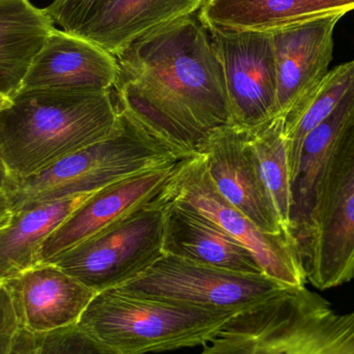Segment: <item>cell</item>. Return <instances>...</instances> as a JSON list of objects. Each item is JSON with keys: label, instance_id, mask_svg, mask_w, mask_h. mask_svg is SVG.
Wrapping results in <instances>:
<instances>
[{"label": "cell", "instance_id": "28", "mask_svg": "<svg viewBox=\"0 0 354 354\" xmlns=\"http://www.w3.org/2000/svg\"><path fill=\"white\" fill-rule=\"evenodd\" d=\"M12 105H14V101H12V97H8V95L0 93V112L8 109V108L12 107Z\"/></svg>", "mask_w": 354, "mask_h": 354}, {"label": "cell", "instance_id": "9", "mask_svg": "<svg viewBox=\"0 0 354 354\" xmlns=\"http://www.w3.org/2000/svg\"><path fill=\"white\" fill-rule=\"evenodd\" d=\"M118 289L138 297L194 307L243 312L293 288L266 274L221 270L165 254L147 272Z\"/></svg>", "mask_w": 354, "mask_h": 354}, {"label": "cell", "instance_id": "16", "mask_svg": "<svg viewBox=\"0 0 354 354\" xmlns=\"http://www.w3.org/2000/svg\"><path fill=\"white\" fill-rule=\"evenodd\" d=\"M165 201L164 252L181 259L241 274H263L253 254L191 206Z\"/></svg>", "mask_w": 354, "mask_h": 354}, {"label": "cell", "instance_id": "5", "mask_svg": "<svg viewBox=\"0 0 354 354\" xmlns=\"http://www.w3.org/2000/svg\"><path fill=\"white\" fill-rule=\"evenodd\" d=\"M179 161L181 159L171 149L120 110L118 126L109 136L41 171L10 179L4 195L14 212L41 202L93 193L128 177Z\"/></svg>", "mask_w": 354, "mask_h": 354}, {"label": "cell", "instance_id": "7", "mask_svg": "<svg viewBox=\"0 0 354 354\" xmlns=\"http://www.w3.org/2000/svg\"><path fill=\"white\" fill-rule=\"evenodd\" d=\"M304 268L320 290L354 279V111L324 168Z\"/></svg>", "mask_w": 354, "mask_h": 354}, {"label": "cell", "instance_id": "20", "mask_svg": "<svg viewBox=\"0 0 354 354\" xmlns=\"http://www.w3.org/2000/svg\"><path fill=\"white\" fill-rule=\"evenodd\" d=\"M93 193L41 202L12 212L10 221L0 227V282L43 263L41 249L48 237Z\"/></svg>", "mask_w": 354, "mask_h": 354}, {"label": "cell", "instance_id": "10", "mask_svg": "<svg viewBox=\"0 0 354 354\" xmlns=\"http://www.w3.org/2000/svg\"><path fill=\"white\" fill-rule=\"evenodd\" d=\"M206 29L222 64L233 124L250 130L274 118L277 72L270 31Z\"/></svg>", "mask_w": 354, "mask_h": 354}, {"label": "cell", "instance_id": "8", "mask_svg": "<svg viewBox=\"0 0 354 354\" xmlns=\"http://www.w3.org/2000/svg\"><path fill=\"white\" fill-rule=\"evenodd\" d=\"M164 196L191 206L247 248L268 278L288 288L306 287L307 274L292 235L289 232H263L225 200L210 179L203 156L181 160L177 164Z\"/></svg>", "mask_w": 354, "mask_h": 354}, {"label": "cell", "instance_id": "2", "mask_svg": "<svg viewBox=\"0 0 354 354\" xmlns=\"http://www.w3.org/2000/svg\"><path fill=\"white\" fill-rule=\"evenodd\" d=\"M0 112V156L12 180L41 171L109 136L120 116L114 91L97 95L25 91Z\"/></svg>", "mask_w": 354, "mask_h": 354}, {"label": "cell", "instance_id": "13", "mask_svg": "<svg viewBox=\"0 0 354 354\" xmlns=\"http://www.w3.org/2000/svg\"><path fill=\"white\" fill-rule=\"evenodd\" d=\"M179 162L128 177L93 193L48 237L41 249L43 263L157 199L176 174Z\"/></svg>", "mask_w": 354, "mask_h": 354}, {"label": "cell", "instance_id": "6", "mask_svg": "<svg viewBox=\"0 0 354 354\" xmlns=\"http://www.w3.org/2000/svg\"><path fill=\"white\" fill-rule=\"evenodd\" d=\"M162 194L47 263L55 264L95 295L134 280L165 255Z\"/></svg>", "mask_w": 354, "mask_h": 354}, {"label": "cell", "instance_id": "17", "mask_svg": "<svg viewBox=\"0 0 354 354\" xmlns=\"http://www.w3.org/2000/svg\"><path fill=\"white\" fill-rule=\"evenodd\" d=\"M204 2L205 0H102L72 33L116 57L139 37L195 14Z\"/></svg>", "mask_w": 354, "mask_h": 354}, {"label": "cell", "instance_id": "24", "mask_svg": "<svg viewBox=\"0 0 354 354\" xmlns=\"http://www.w3.org/2000/svg\"><path fill=\"white\" fill-rule=\"evenodd\" d=\"M10 354H116L79 330L77 324L49 333L20 328Z\"/></svg>", "mask_w": 354, "mask_h": 354}, {"label": "cell", "instance_id": "23", "mask_svg": "<svg viewBox=\"0 0 354 354\" xmlns=\"http://www.w3.org/2000/svg\"><path fill=\"white\" fill-rule=\"evenodd\" d=\"M284 122V116H274L247 131L248 141L260 176L272 197L283 227L289 231L292 196Z\"/></svg>", "mask_w": 354, "mask_h": 354}, {"label": "cell", "instance_id": "26", "mask_svg": "<svg viewBox=\"0 0 354 354\" xmlns=\"http://www.w3.org/2000/svg\"><path fill=\"white\" fill-rule=\"evenodd\" d=\"M12 216L10 203L4 194L0 193V227L4 226Z\"/></svg>", "mask_w": 354, "mask_h": 354}, {"label": "cell", "instance_id": "15", "mask_svg": "<svg viewBox=\"0 0 354 354\" xmlns=\"http://www.w3.org/2000/svg\"><path fill=\"white\" fill-rule=\"evenodd\" d=\"M19 326L49 333L75 326L95 293L53 263H41L3 282Z\"/></svg>", "mask_w": 354, "mask_h": 354}, {"label": "cell", "instance_id": "22", "mask_svg": "<svg viewBox=\"0 0 354 354\" xmlns=\"http://www.w3.org/2000/svg\"><path fill=\"white\" fill-rule=\"evenodd\" d=\"M354 82V59L330 70L322 82L284 116L291 181L304 141L344 99Z\"/></svg>", "mask_w": 354, "mask_h": 354}, {"label": "cell", "instance_id": "3", "mask_svg": "<svg viewBox=\"0 0 354 354\" xmlns=\"http://www.w3.org/2000/svg\"><path fill=\"white\" fill-rule=\"evenodd\" d=\"M201 354H354V311L338 314L307 287L231 318Z\"/></svg>", "mask_w": 354, "mask_h": 354}, {"label": "cell", "instance_id": "11", "mask_svg": "<svg viewBox=\"0 0 354 354\" xmlns=\"http://www.w3.org/2000/svg\"><path fill=\"white\" fill-rule=\"evenodd\" d=\"M118 76L115 56L91 41L54 27L19 93L97 95L113 91Z\"/></svg>", "mask_w": 354, "mask_h": 354}, {"label": "cell", "instance_id": "21", "mask_svg": "<svg viewBox=\"0 0 354 354\" xmlns=\"http://www.w3.org/2000/svg\"><path fill=\"white\" fill-rule=\"evenodd\" d=\"M55 27L30 0H0V93L14 97Z\"/></svg>", "mask_w": 354, "mask_h": 354}, {"label": "cell", "instance_id": "1", "mask_svg": "<svg viewBox=\"0 0 354 354\" xmlns=\"http://www.w3.org/2000/svg\"><path fill=\"white\" fill-rule=\"evenodd\" d=\"M120 110L179 159L201 155L233 124L222 64L198 12L139 37L116 56Z\"/></svg>", "mask_w": 354, "mask_h": 354}, {"label": "cell", "instance_id": "4", "mask_svg": "<svg viewBox=\"0 0 354 354\" xmlns=\"http://www.w3.org/2000/svg\"><path fill=\"white\" fill-rule=\"evenodd\" d=\"M239 313L149 299L114 288L95 295L77 326L116 354L164 353L204 346Z\"/></svg>", "mask_w": 354, "mask_h": 354}, {"label": "cell", "instance_id": "27", "mask_svg": "<svg viewBox=\"0 0 354 354\" xmlns=\"http://www.w3.org/2000/svg\"><path fill=\"white\" fill-rule=\"evenodd\" d=\"M10 183V176H8L6 166H4L3 161H2L1 156H0V193L6 194Z\"/></svg>", "mask_w": 354, "mask_h": 354}, {"label": "cell", "instance_id": "18", "mask_svg": "<svg viewBox=\"0 0 354 354\" xmlns=\"http://www.w3.org/2000/svg\"><path fill=\"white\" fill-rule=\"evenodd\" d=\"M354 111V82L333 113L304 141L291 181L290 231L305 264L311 247L314 214L328 158Z\"/></svg>", "mask_w": 354, "mask_h": 354}, {"label": "cell", "instance_id": "19", "mask_svg": "<svg viewBox=\"0 0 354 354\" xmlns=\"http://www.w3.org/2000/svg\"><path fill=\"white\" fill-rule=\"evenodd\" d=\"M354 10V0H205L198 17L206 28L272 31Z\"/></svg>", "mask_w": 354, "mask_h": 354}, {"label": "cell", "instance_id": "12", "mask_svg": "<svg viewBox=\"0 0 354 354\" xmlns=\"http://www.w3.org/2000/svg\"><path fill=\"white\" fill-rule=\"evenodd\" d=\"M201 155L214 187L231 205L263 232H289L260 176L245 129L230 124L216 131Z\"/></svg>", "mask_w": 354, "mask_h": 354}, {"label": "cell", "instance_id": "14", "mask_svg": "<svg viewBox=\"0 0 354 354\" xmlns=\"http://www.w3.org/2000/svg\"><path fill=\"white\" fill-rule=\"evenodd\" d=\"M345 14L328 15L270 31L277 72L276 116H285L330 72L334 31Z\"/></svg>", "mask_w": 354, "mask_h": 354}, {"label": "cell", "instance_id": "25", "mask_svg": "<svg viewBox=\"0 0 354 354\" xmlns=\"http://www.w3.org/2000/svg\"><path fill=\"white\" fill-rule=\"evenodd\" d=\"M20 326L12 297L3 282H0V354H10Z\"/></svg>", "mask_w": 354, "mask_h": 354}]
</instances>
